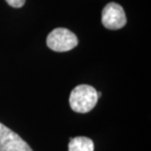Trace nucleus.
Segmentation results:
<instances>
[{"label":"nucleus","mask_w":151,"mask_h":151,"mask_svg":"<svg viewBox=\"0 0 151 151\" xmlns=\"http://www.w3.org/2000/svg\"><path fill=\"white\" fill-rule=\"evenodd\" d=\"M98 98V92L94 87L87 84H80L72 90L69 103L75 112L87 113L95 107Z\"/></svg>","instance_id":"f257e3e1"},{"label":"nucleus","mask_w":151,"mask_h":151,"mask_svg":"<svg viewBox=\"0 0 151 151\" xmlns=\"http://www.w3.org/2000/svg\"><path fill=\"white\" fill-rule=\"evenodd\" d=\"M47 46L56 52H66L72 50L78 43V37L74 32L64 28L53 29L46 39Z\"/></svg>","instance_id":"f03ea898"},{"label":"nucleus","mask_w":151,"mask_h":151,"mask_svg":"<svg viewBox=\"0 0 151 151\" xmlns=\"http://www.w3.org/2000/svg\"><path fill=\"white\" fill-rule=\"evenodd\" d=\"M101 22L108 29H120L125 27L127 18L123 7L118 3L111 2L105 6L102 11Z\"/></svg>","instance_id":"7ed1b4c3"},{"label":"nucleus","mask_w":151,"mask_h":151,"mask_svg":"<svg viewBox=\"0 0 151 151\" xmlns=\"http://www.w3.org/2000/svg\"><path fill=\"white\" fill-rule=\"evenodd\" d=\"M0 151H32L16 132L0 123Z\"/></svg>","instance_id":"20e7f679"},{"label":"nucleus","mask_w":151,"mask_h":151,"mask_svg":"<svg viewBox=\"0 0 151 151\" xmlns=\"http://www.w3.org/2000/svg\"><path fill=\"white\" fill-rule=\"evenodd\" d=\"M69 151H94V143L88 137H77L70 139Z\"/></svg>","instance_id":"39448f33"},{"label":"nucleus","mask_w":151,"mask_h":151,"mask_svg":"<svg viewBox=\"0 0 151 151\" xmlns=\"http://www.w3.org/2000/svg\"><path fill=\"white\" fill-rule=\"evenodd\" d=\"M6 2L14 8H21L25 5L26 0H6Z\"/></svg>","instance_id":"423d86ee"}]
</instances>
